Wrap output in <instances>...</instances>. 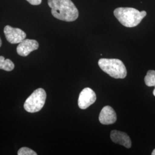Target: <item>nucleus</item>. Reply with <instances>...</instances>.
Here are the masks:
<instances>
[{
	"mask_svg": "<svg viewBox=\"0 0 155 155\" xmlns=\"http://www.w3.org/2000/svg\"><path fill=\"white\" fill-rule=\"evenodd\" d=\"M51 13L56 18L71 22L79 16V12L71 0H48Z\"/></svg>",
	"mask_w": 155,
	"mask_h": 155,
	"instance_id": "obj_1",
	"label": "nucleus"
},
{
	"mask_svg": "<svg viewBox=\"0 0 155 155\" xmlns=\"http://www.w3.org/2000/svg\"><path fill=\"white\" fill-rule=\"evenodd\" d=\"M114 15L124 26L132 28L139 25L146 16L147 12L133 8H118L114 10Z\"/></svg>",
	"mask_w": 155,
	"mask_h": 155,
	"instance_id": "obj_2",
	"label": "nucleus"
},
{
	"mask_svg": "<svg viewBox=\"0 0 155 155\" xmlns=\"http://www.w3.org/2000/svg\"><path fill=\"white\" fill-rule=\"evenodd\" d=\"M98 65L101 69L116 79H124L127 77L126 67L121 60L117 59H100Z\"/></svg>",
	"mask_w": 155,
	"mask_h": 155,
	"instance_id": "obj_3",
	"label": "nucleus"
},
{
	"mask_svg": "<svg viewBox=\"0 0 155 155\" xmlns=\"http://www.w3.org/2000/svg\"><path fill=\"white\" fill-rule=\"evenodd\" d=\"M47 94L43 89L35 90L25 101L24 107L29 113H36L42 109L45 105Z\"/></svg>",
	"mask_w": 155,
	"mask_h": 155,
	"instance_id": "obj_4",
	"label": "nucleus"
},
{
	"mask_svg": "<svg viewBox=\"0 0 155 155\" xmlns=\"http://www.w3.org/2000/svg\"><path fill=\"white\" fill-rule=\"evenodd\" d=\"M6 39L11 44H18L26 38V33L20 28L6 25L4 29Z\"/></svg>",
	"mask_w": 155,
	"mask_h": 155,
	"instance_id": "obj_5",
	"label": "nucleus"
},
{
	"mask_svg": "<svg viewBox=\"0 0 155 155\" xmlns=\"http://www.w3.org/2000/svg\"><path fill=\"white\" fill-rule=\"evenodd\" d=\"M97 99L94 91L89 87L83 89L78 98V106L81 109H86L93 104Z\"/></svg>",
	"mask_w": 155,
	"mask_h": 155,
	"instance_id": "obj_6",
	"label": "nucleus"
},
{
	"mask_svg": "<svg viewBox=\"0 0 155 155\" xmlns=\"http://www.w3.org/2000/svg\"><path fill=\"white\" fill-rule=\"evenodd\" d=\"M39 46V43L36 40L25 39L18 43L17 52L21 56H27L31 52L38 50Z\"/></svg>",
	"mask_w": 155,
	"mask_h": 155,
	"instance_id": "obj_7",
	"label": "nucleus"
},
{
	"mask_svg": "<svg viewBox=\"0 0 155 155\" xmlns=\"http://www.w3.org/2000/svg\"><path fill=\"white\" fill-rule=\"evenodd\" d=\"M99 120L103 125L113 124L116 121V113L111 106H106L101 111Z\"/></svg>",
	"mask_w": 155,
	"mask_h": 155,
	"instance_id": "obj_8",
	"label": "nucleus"
},
{
	"mask_svg": "<svg viewBox=\"0 0 155 155\" xmlns=\"http://www.w3.org/2000/svg\"><path fill=\"white\" fill-rule=\"evenodd\" d=\"M111 140L116 144H120L127 148H130L132 146V142L129 136L123 132L114 130L111 132Z\"/></svg>",
	"mask_w": 155,
	"mask_h": 155,
	"instance_id": "obj_9",
	"label": "nucleus"
},
{
	"mask_svg": "<svg viewBox=\"0 0 155 155\" xmlns=\"http://www.w3.org/2000/svg\"><path fill=\"white\" fill-rule=\"evenodd\" d=\"M15 68L14 63L9 59H5L2 56H0V69L6 71H11Z\"/></svg>",
	"mask_w": 155,
	"mask_h": 155,
	"instance_id": "obj_10",
	"label": "nucleus"
},
{
	"mask_svg": "<svg viewBox=\"0 0 155 155\" xmlns=\"http://www.w3.org/2000/svg\"><path fill=\"white\" fill-rule=\"evenodd\" d=\"M145 84L148 87H155V71L149 70L144 78Z\"/></svg>",
	"mask_w": 155,
	"mask_h": 155,
	"instance_id": "obj_11",
	"label": "nucleus"
},
{
	"mask_svg": "<svg viewBox=\"0 0 155 155\" xmlns=\"http://www.w3.org/2000/svg\"><path fill=\"white\" fill-rule=\"evenodd\" d=\"M18 155H37V153L31 149L27 147H22L18 150Z\"/></svg>",
	"mask_w": 155,
	"mask_h": 155,
	"instance_id": "obj_12",
	"label": "nucleus"
},
{
	"mask_svg": "<svg viewBox=\"0 0 155 155\" xmlns=\"http://www.w3.org/2000/svg\"><path fill=\"white\" fill-rule=\"evenodd\" d=\"M26 1H27L29 4L33 5H39L42 2V0H26Z\"/></svg>",
	"mask_w": 155,
	"mask_h": 155,
	"instance_id": "obj_13",
	"label": "nucleus"
},
{
	"mask_svg": "<svg viewBox=\"0 0 155 155\" xmlns=\"http://www.w3.org/2000/svg\"><path fill=\"white\" fill-rule=\"evenodd\" d=\"M152 155H155V149L153 150V152H152Z\"/></svg>",
	"mask_w": 155,
	"mask_h": 155,
	"instance_id": "obj_14",
	"label": "nucleus"
},
{
	"mask_svg": "<svg viewBox=\"0 0 155 155\" xmlns=\"http://www.w3.org/2000/svg\"><path fill=\"white\" fill-rule=\"evenodd\" d=\"M1 45H2V41H1V39L0 38V47H1Z\"/></svg>",
	"mask_w": 155,
	"mask_h": 155,
	"instance_id": "obj_15",
	"label": "nucleus"
},
{
	"mask_svg": "<svg viewBox=\"0 0 155 155\" xmlns=\"http://www.w3.org/2000/svg\"><path fill=\"white\" fill-rule=\"evenodd\" d=\"M153 95L155 97V88L154 89V90H153Z\"/></svg>",
	"mask_w": 155,
	"mask_h": 155,
	"instance_id": "obj_16",
	"label": "nucleus"
}]
</instances>
